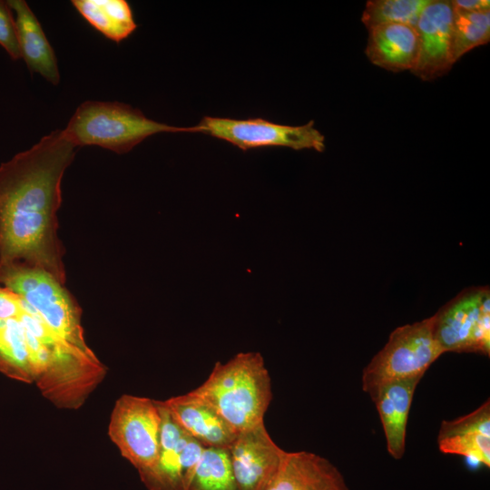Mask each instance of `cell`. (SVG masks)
Instances as JSON below:
<instances>
[{
	"label": "cell",
	"instance_id": "cell-1",
	"mask_svg": "<svg viewBox=\"0 0 490 490\" xmlns=\"http://www.w3.org/2000/svg\"><path fill=\"white\" fill-rule=\"evenodd\" d=\"M76 149L55 130L0 165V264L36 267L64 284L56 213Z\"/></svg>",
	"mask_w": 490,
	"mask_h": 490
},
{
	"label": "cell",
	"instance_id": "cell-2",
	"mask_svg": "<svg viewBox=\"0 0 490 490\" xmlns=\"http://www.w3.org/2000/svg\"><path fill=\"white\" fill-rule=\"evenodd\" d=\"M190 393L206 402L238 432L264 423L272 399L271 380L259 352L216 362L207 379Z\"/></svg>",
	"mask_w": 490,
	"mask_h": 490
},
{
	"label": "cell",
	"instance_id": "cell-3",
	"mask_svg": "<svg viewBox=\"0 0 490 490\" xmlns=\"http://www.w3.org/2000/svg\"><path fill=\"white\" fill-rule=\"evenodd\" d=\"M63 132L76 148L95 145L121 154L156 133L195 130L193 126L177 127L153 121L129 104L86 101L79 105Z\"/></svg>",
	"mask_w": 490,
	"mask_h": 490
},
{
	"label": "cell",
	"instance_id": "cell-4",
	"mask_svg": "<svg viewBox=\"0 0 490 490\" xmlns=\"http://www.w3.org/2000/svg\"><path fill=\"white\" fill-rule=\"evenodd\" d=\"M0 285L19 295L61 338L93 354L84 338L81 308L52 274L21 263H2Z\"/></svg>",
	"mask_w": 490,
	"mask_h": 490
},
{
	"label": "cell",
	"instance_id": "cell-5",
	"mask_svg": "<svg viewBox=\"0 0 490 490\" xmlns=\"http://www.w3.org/2000/svg\"><path fill=\"white\" fill-rule=\"evenodd\" d=\"M435 317L400 326L364 368L362 389L371 399L385 386L402 379L423 377L445 353L435 335Z\"/></svg>",
	"mask_w": 490,
	"mask_h": 490
},
{
	"label": "cell",
	"instance_id": "cell-6",
	"mask_svg": "<svg viewBox=\"0 0 490 490\" xmlns=\"http://www.w3.org/2000/svg\"><path fill=\"white\" fill-rule=\"evenodd\" d=\"M435 335L446 352L490 353L488 287L464 289L435 315Z\"/></svg>",
	"mask_w": 490,
	"mask_h": 490
},
{
	"label": "cell",
	"instance_id": "cell-7",
	"mask_svg": "<svg viewBox=\"0 0 490 490\" xmlns=\"http://www.w3.org/2000/svg\"><path fill=\"white\" fill-rule=\"evenodd\" d=\"M161 414L157 400L122 395L114 404L108 434L139 473L152 468L160 452Z\"/></svg>",
	"mask_w": 490,
	"mask_h": 490
},
{
	"label": "cell",
	"instance_id": "cell-8",
	"mask_svg": "<svg viewBox=\"0 0 490 490\" xmlns=\"http://www.w3.org/2000/svg\"><path fill=\"white\" fill-rule=\"evenodd\" d=\"M194 127L195 132L209 134L248 151L266 146H283L293 150H325V137L314 122L299 126L271 122L262 118L236 120L205 116Z\"/></svg>",
	"mask_w": 490,
	"mask_h": 490
},
{
	"label": "cell",
	"instance_id": "cell-9",
	"mask_svg": "<svg viewBox=\"0 0 490 490\" xmlns=\"http://www.w3.org/2000/svg\"><path fill=\"white\" fill-rule=\"evenodd\" d=\"M161 414L160 452L154 466L140 474L148 490H190L195 468L205 446L175 421L163 401Z\"/></svg>",
	"mask_w": 490,
	"mask_h": 490
},
{
	"label": "cell",
	"instance_id": "cell-10",
	"mask_svg": "<svg viewBox=\"0 0 490 490\" xmlns=\"http://www.w3.org/2000/svg\"><path fill=\"white\" fill-rule=\"evenodd\" d=\"M229 451L238 490H268L287 455L264 423L240 431Z\"/></svg>",
	"mask_w": 490,
	"mask_h": 490
},
{
	"label": "cell",
	"instance_id": "cell-11",
	"mask_svg": "<svg viewBox=\"0 0 490 490\" xmlns=\"http://www.w3.org/2000/svg\"><path fill=\"white\" fill-rule=\"evenodd\" d=\"M454 10L451 1L430 0L415 25L418 50L412 74L432 81L450 71L455 64L452 51Z\"/></svg>",
	"mask_w": 490,
	"mask_h": 490
},
{
	"label": "cell",
	"instance_id": "cell-12",
	"mask_svg": "<svg viewBox=\"0 0 490 490\" xmlns=\"http://www.w3.org/2000/svg\"><path fill=\"white\" fill-rule=\"evenodd\" d=\"M444 454L465 457L472 466H490V400L453 420H443L436 438Z\"/></svg>",
	"mask_w": 490,
	"mask_h": 490
},
{
	"label": "cell",
	"instance_id": "cell-13",
	"mask_svg": "<svg viewBox=\"0 0 490 490\" xmlns=\"http://www.w3.org/2000/svg\"><path fill=\"white\" fill-rule=\"evenodd\" d=\"M163 403L183 430L205 447L229 448L239 433L211 406L190 392Z\"/></svg>",
	"mask_w": 490,
	"mask_h": 490
},
{
	"label": "cell",
	"instance_id": "cell-14",
	"mask_svg": "<svg viewBox=\"0 0 490 490\" xmlns=\"http://www.w3.org/2000/svg\"><path fill=\"white\" fill-rule=\"evenodd\" d=\"M268 490H349L341 472L327 458L308 451L287 452Z\"/></svg>",
	"mask_w": 490,
	"mask_h": 490
},
{
	"label": "cell",
	"instance_id": "cell-15",
	"mask_svg": "<svg viewBox=\"0 0 490 490\" xmlns=\"http://www.w3.org/2000/svg\"><path fill=\"white\" fill-rule=\"evenodd\" d=\"M423 377L392 382L382 387L372 399L378 413L387 450L395 459L406 451L407 426L416 388Z\"/></svg>",
	"mask_w": 490,
	"mask_h": 490
},
{
	"label": "cell",
	"instance_id": "cell-16",
	"mask_svg": "<svg viewBox=\"0 0 490 490\" xmlns=\"http://www.w3.org/2000/svg\"><path fill=\"white\" fill-rule=\"evenodd\" d=\"M13 14L21 57L31 73L58 84L60 74L54 51L37 17L24 0H7Z\"/></svg>",
	"mask_w": 490,
	"mask_h": 490
},
{
	"label": "cell",
	"instance_id": "cell-17",
	"mask_svg": "<svg viewBox=\"0 0 490 490\" xmlns=\"http://www.w3.org/2000/svg\"><path fill=\"white\" fill-rule=\"evenodd\" d=\"M418 40L415 26L387 24L368 29L365 50L369 61L392 72L412 70L417 56Z\"/></svg>",
	"mask_w": 490,
	"mask_h": 490
},
{
	"label": "cell",
	"instance_id": "cell-18",
	"mask_svg": "<svg viewBox=\"0 0 490 490\" xmlns=\"http://www.w3.org/2000/svg\"><path fill=\"white\" fill-rule=\"evenodd\" d=\"M79 14L106 38L120 43L137 28L125 0H73Z\"/></svg>",
	"mask_w": 490,
	"mask_h": 490
},
{
	"label": "cell",
	"instance_id": "cell-19",
	"mask_svg": "<svg viewBox=\"0 0 490 490\" xmlns=\"http://www.w3.org/2000/svg\"><path fill=\"white\" fill-rule=\"evenodd\" d=\"M0 368L19 379L34 381L25 329L17 318L0 319Z\"/></svg>",
	"mask_w": 490,
	"mask_h": 490
},
{
	"label": "cell",
	"instance_id": "cell-20",
	"mask_svg": "<svg viewBox=\"0 0 490 490\" xmlns=\"http://www.w3.org/2000/svg\"><path fill=\"white\" fill-rule=\"evenodd\" d=\"M190 490H238L229 448L204 447Z\"/></svg>",
	"mask_w": 490,
	"mask_h": 490
},
{
	"label": "cell",
	"instance_id": "cell-21",
	"mask_svg": "<svg viewBox=\"0 0 490 490\" xmlns=\"http://www.w3.org/2000/svg\"><path fill=\"white\" fill-rule=\"evenodd\" d=\"M489 40L490 9L477 12L454 11L452 51L455 63L472 49L487 44Z\"/></svg>",
	"mask_w": 490,
	"mask_h": 490
},
{
	"label": "cell",
	"instance_id": "cell-22",
	"mask_svg": "<svg viewBox=\"0 0 490 490\" xmlns=\"http://www.w3.org/2000/svg\"><path fill=\"white\" fill-rule=\"evenodd\" d=\"M430 0H370L361 21L368 29L380 24H405L415 26Z\"/></svg>",
	"mask_w": 490,
	"mask_h": 490
},
{
	"label": "cell",
	"instance_id": "cell-23",
	"mask_svg": "<svg viewBox=\"0 0 490 490\" xmlns=\"http://www.w3.org/2000/svg\"><path fill=\"white\" fill-rule=\"evenodd\" d=\"M0 45L13 60L21 57L14 14L6 1L0 0Z\"/></svg>",
	"mask_w": 490,
	"mask_h": 490
},
{
	"label": "cell",
	"instance_id": "cell-24",
	"mask_svg": "<svg viewBox=\"0 0 490 490\" xmlns=\"http://www.w3.org/2000/svg\"><path fill=\"white\" fill-rule=\"evenodd\" d=\"M24 299L0 285V319L15 318L22 311Z\"/></svg>",
	"mask_w": 490,
	"mask_h": 490
},
{
	"label": "cell",
	"instance_id": "cell-25",
	"mask_svg": "<svg viewBox=\"0 0 490 490\" xmlns=\"http://www.w3.org/2000/svg\"><path fill=\"white\" fill-rule=\"evenodd\" d=\"M454 11L477 12L490 9L489 0H455L451 1Z\"/></svg>",
	"mask_w": 490,
	"mask_h": 490
}]
</instances>
